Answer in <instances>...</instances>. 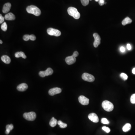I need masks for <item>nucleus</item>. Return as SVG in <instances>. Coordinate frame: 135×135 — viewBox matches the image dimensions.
<instances>
[{"mask_svg":"<svg viewBox=\"0 0 135 135\" xmlns=\"http://www.w3.org/2000/svg\"><path fill=\"white\" fill-rule=\"evenodd\" d=\"M15 56L17 58L22 57L23 59L26 58V56L25 55V53L22 52H17L15 54Z\"/></svg>","mask_w":135,"mask_h":135,"instance_id":"17","label":"nucleus"},{"mask_svg":"<svg viewBox=\"0 0 135 135\" xmlns=\"http://www.w3.org/2000/svg\"><path fill=\"white\" fill-rule=\"evenodd\" d=\"M104 0H99V4L100 6H102L104 4Z\"/></svg>","mask_w":135,"mask_h":135,"instance_id":"32","label":"nucleus"},{"mask_svg":"<svg viewBox=\"0 0 135 135\" xmlns=\"http://www.w3.org/2000/svg\"><path fill=\"white\" fill-rule=\"evenodd\" d=\"M36 37L34 35H31L30 36V39H31L32 41H35L36 40Z\"/></svg>","mask_w":135,"mask_h":135,"instance_id":"31","label":"nucleus"},{"mask_svg":"<svg viewBox=\"0 0 135 135\" xmlns=\"http://www.w3.org/2000/svg\"><path fill=\"white\" fill-rule=\"evenodd\" d=\"M82 78L84 80L88 82H92L95 80L94 77L92 75L87 73H84L82 75Z\"/></svg>","mask_w":135,"mask_h":135,"instance_id":"6","label":"nucleus"},{"mask_svg":"<svg viewBox=\"0 0 135 135\" xmlns=\"http://www.w3.org/2000/svg\"><path fill=\"white\" fill-rule=\"evenodd\" d=\"M1 28L2 30V31H6L7 30V25L6 23L5 22L2 23L1 26Z\"/></svg>","mask_w":135,"mask_h":135,"instance_id":"23","label":"nucleus"},{"mask_svg":"<svg viewBox=\"0 0 135 135\" xmlns=\"http://www.w3.org/2000/svg\"><path fill=\"white\" fill-rule=\"evenodd\" d=\"M132 72H133V74H135V68L133 69V70H132Z\"/></svg>","mask_w":135,"mask_h":135,"instance_id":"36","label":"nucleus"},{"mask_svg":"<svg viewBox=\"0 0 135 135\" xmlns=\"http://www.w3.org/2000/svg\"><path fill=\"white\" fill-rule=\"evenodd\" d=\"M47 32L48 35L51 36H59L61 35V31L58 29H55L53 28H49L47 30Z\"/></svg>","mask_w":135,"mask_h":135,"instance_id":"5","label":"nucleus"},{"mask_svg":"<svg viewBox=\"0 0 135 135\" xmlns=\"http://www.w3.org/2000/svg\"><path fill=\"white\" fill-rule=\"evenodd\" d=\"M6 130L5 131L6 134H8L10 131L14 128V126L12 124L8 125H6Z\"/></svg>","mask_w":135,"mask_h":135,"instance_id":"21","label":"nucleus"},{"mask_svg":"<svg viewBox=\"0 0 135 135\" xmlns=\"http://www.w3.org/2000/svg\"><path fill=\"white\" fill-rule=\"evenodd\" d=\"M26 11L28 13L36 16H39L41 14V10L35 6L31 5L28 6L26 8Z\"/></svg>","mask_w":135,"mask_h":135,"instance_id":"1","label":"nucleus"},{"mask_svg":"<svg viewBox=\"0 0 135 135\" xmlns=\"http://www.w3.org/2000/svg\"><path fill=\"white\" fill-rule=\"evenodd\" d=\"M1 60L4 63L6 64H9L11 62V60L8 56L3 55L1 58Z\"/></svg>","mask_w":135,"mask_h":135,"instance_id":"16","label":"nucleus"},{"mask_svg":"<svg viewBox=\"0 0 135 135\" xmlns=\"http://www.w3.org/2000/svg\"><path fill=\"white\" fill-rule=\"evenodd\" d=\"M120 50L122 52H125V48L124 47H121L120 48Z\"/></svg>","mask_w":135,"mask_h":135,"instance_id":"34","label":"nucleus"},{"mask_svg":"<svg viewBox=\"0 0 135 135\" xmlns=\"http://www.w3.org/2000/svg\"><path fill=\"white\" fill-rule=\"evenodd\" d=\"M88 118L92 122L97 123L99 122V118L97 115L95 113H91L88 115Z\"/></svg>","mask_w":135,"mask_h":135,"instance_id":"11","label":"nucleus"},{"mask_svg":"<svg viewBox=\"0 0 135 135\" xmlns=\"http://www.w3.org/2000/svg\"><path fill=\"white\" fill-rule=\"evenodd\" d=\"M15 19V16L11 12L8 13L5 16V19L6 20H14Z\"/></svg>","mask_w":135,"mask_h":135,"instance_id":"15","label":"nucleus"},{"mask_svg":"<svg viewBox=\"0 0 135 135\" xmlns=\"http://www.w3.org/2000/svg\"><path fill=\"white\" fill-rule=\"evenodd\" d=\"M127 48L128 50H131V46L130 44H128L127 45Z\"/></svg>","mask_w":135,"mask_h":135,"instance_id":"35","label":"nucleus"},{"mask_svg":"<svg viewBox=\"0 0 135 135\" xmlns=\"http://www.w3.org/2000/svg\"><path fill=\"white\" fill-rule=\"evenodd\" d=\"M53 73V71L51 68H48L45 71H41L39 73V75L42 77H44L45 76L51 75Z\"/></svg>","mask_w":135,"mask_h":135,"instance_id":"7","label":"nucleus"},{"mask_svg":"<svg viewBox=\"0 0 135 135\" xmlns=\"http://www.w3.org/2000/svg\"><path fill=\"white\" fill-rule=\"evenodd\" d=\"M131 128V125L130 124H126L122 128L123 131L124 132H127L129 131Z\"/></svg>","mask_w":135,"mask_h":135,"instance_id":"20","label":"nucleus"},{"mask_svg":"<svg viewBox=\"0 0 135 135\" xmlns=\"http://www.w3.org/2000/svg\"><path fill=\"white\" fill-rule=\"evenodd\" d=\"M132 22V20L131 19H130L128 17H127L126 18L124 19L122 21V25L124 26L126 25L127 24H130Z\"/></svg>","mask_w":135,"mask_h":135,"instance_id":"19","label":"nucleus"},{"mask_svg":"<svg viewBox=\"0 0 135 135\" xmlns=\"http://www.w3.org/2000/svg\"><path fill=\"white\" fill-rule=\"evenodd\" d=\"M28 85L25 83L20 84L17 87V89L18 91L20 92L25 91L28 89Z\"/></svg>","mask_w":135,"mask_h":135,"instance_id":"13","label":"nucleus"},{"mask_svg":"<svg viewBox=\"0 0 135 135\" xmlns=\"http://www.w3.org/2000/svg\"><path fill=\"white\" fill-rule=\"evenodd\" d=\"M23 117L25 119L29 121H34L36 118V114L34 112L25 113L23 114Z\"/></svg>","mask_w":135,"mask_h":135,"instance_id":"4","label":"nucleus"},{"mask_svg":"<svg viewBox=\"0 0 135 135\" xmlns=\"http://www.w3.org/2000/svg\"><path fill=\"white\" fill-rule=\"evenodd\" d=\"M96 2H99V0H95Z\"/></svg>","mask_w":135,"mask_h":135,"instance_id":"38","label":"nucleus"},{"mask_svg":"<svg viewBox=\"0 0 135 135\" xmlns=\"http://www.w3.org/2000/svg\"><path fill=\"white\" fill-rule=\"evenodd\" d=\"M78 54H78V52H77L75 51V52H74V53H73V55H72L76 58V57H77V56H78Z\"/></svg>","mask_w":135,"mask_h":135,"instance_id":"33","label":"nucleus"},{"mask_svg":"<svg viewBox=\"0 0 135 135\" xmlns=\"http://www.w3.org/2000/svg\"><path fill=\"white\" fill-rule=\"evenodd\" d=\"M58 122L57 119H55L54 117H53L50 121L49 124L51 127H54L56 126L57 124H58Z\"/></svg>","mask_w":135,"mask_h":135,"instance_id":"18","label":"nucleus"},{"mask_svg":"<svg viewBox=\"0 0 135 135\" xmlns=\"http://www.w3.org/2000/svg\"><path fill=\"white\" fill-rule=\"evenodd\" d=\"M58 124L60 126V127L62 128H65L67 127V125L65 123H63L61 121H59L58 122Z\"/></svg>","mask_w":135,"mask_h":135,"instance_id":"22","label":"nucleus"},{"mask_svg":"<svg viewBox=\"0 0 135 135\" xmlns=\"http://www.w3.org/2000/svg\"><path fill=\"white\" fill-rule=\"evenodd\" d=\"M81 2L84 6H86L89 3V0H81Z\"/></svg>","mask_w":135,"mask_h":135,"instance_id":"24","label":"nucleus"},{"mask_svg":"<svg viewBox=\"0 0 135 135\" xmlns=\"http://www.w3.org/2000/svg\"></svg>","mask_w":135,"mask_h":135,"instance_id":"39","label":"nucleus"},{"mask_svg":"<svg viewBox=\"0 0 135 135\" xmlns=\"http://www.w3.org/2000/svg\"><path fill=\"white\" fill-rule=\"evenodd\" d=\"M101 123L104 124H109L110 122L107 119L105 118H103L101 119Z\"/></svg>","mask_w":135,"mask_h":135,"instance_id":"25","label":"nucleus"},{"mask_svg":"<svg viewBox=\"0 0 135 135\" xmlns=\"http://www.w3.org/2000/svg\"><path fill=\"white\" fill-rule=\"evenodd\" d=\"M78 101L80 103L83 105H88L89 104V99L83 95H81L79 97Z\"/></svg>","mask_w":135,"mask_h":135,"instance_id":"9","label":"nucleus"},{"mask_svg":"<svg viewBox=\"0 0 135 135\" xmlns=\"http://www.w3.org/2000/svg\"><path fill=\"white\" fill-rule=\"evenodd\" d=\"M67 11L69 15L72 16L75 19H78L80 18V14L76 8L73 7H69Z\"/></svg>","mask_w":135,"mask_h":135,"instance_id":"2","label":"nucleus"},{"mask_svg":"<svg viewBox=\"0 0 135 135\" xmlns=\"http://www.w3.org/2000/svg\"><path fill=\"white\" fill-rule=\"evenodd\" d=\"M102 106L103 109L106 111H112L114 108V105L111 102L108 101H104L102 102Z\"/></svg>","mask_w":135,"mask_h":135,"instance_id":"3","label":"nucleus"},{"mask_svg":"<svg viewBox=\"0 0 135 135\" xmlns=\"http://www.w3.org/2000/svg\"><path fill=\"white\" fill-rule=\"evenodd\" d=\"M131 102L132 104H135V94H133L131 97Z\"/></svg>","mask_w":135,"mask_h":135,"instance_id":"27","label":"nucleus"},{"mask_svg":"<svg viewBox=\"0 0 135 135\" xmlns=\"http://www.w3.org/2000/svg\"><path fill=\"white\" fill-rule=\"evenodd\" d=\"M2 41L1 40H0V44H2Z\"/></svg>","mask_w":135,"mask_h":135,"instance_id":"37","label":"nucleus"},{"mask_svg":"<svg viewBox=\"0 0 135 135\" xmlns=\"http://www.w3.org/2000/svg\"><path fill=\"white\" fill-rule=\"evenodd\" d=\"M76 58L72 55L71 56H68L65 59V62L67 64H72L76 62Z\"/></svg>","mask_w":135,"mask_h":135,"instance_id":"12","label":"nucleus"},{"mask_svg":"<svg viewBox=\"0 0 135 135\" xmlns=\"http://www.w3.org/2000/svg\"><path fill=\"white\" fill-rule=\"evenodd\" d=\"M30 35H25L23 36V39L25 41H28L30 39Z\"/></svg>","mask_w":135,"mask_h":135,"instance_id":"29","label":"nucleus"},{"mask_svg":"<svg viewBox=\"0 0 135 135\" xmlns=\"http://www.w3.org/2000/svg\"><path fill=\"white\" fill-rule=\"evenodd\" d=\"M102 129L104 131H105L106 133H109L110 132V129L109 128L106 127H102Z\"/></svg>","mask_w":135,"mask_h":135,"instance_id":"28","label":"nucleus"},{"mask_svg":"<svg viewBox=\"0 0 135 135\" xmlns=\"http://www.w3.org/2000/svg\"><path fill=\"white\" fill-rule=\"evenodd\" d=\"M95 41L94 42V46L95 48H97L101 43V38L99 35L97 33H94L93 34Z\"/></svg>","mask_w":135,"mask_h":135,"instance_id":"8","label":"nucleus"},{"mask_svg":"<svg viewBox=\"0 0 135 135\" xmlns=\"http://www.w3.org/2000/svg\"><path fill=\"white\" fill-rule=\"evenodd\" d=\"M11 5L10 3H7L4 4L3 8V13H8L11 9Z\"/></svg>","mask_w":135,"mask_h":135,"instance_id":"14","label":"nucleus"},{"mask_svg":"<svg viewBox=\"0 0 135 135\" xmlns=\"http://www.w3.org/2000/svg\"><path fill=\"white\" fill-rule=\"evenodd\" d=\"M5 17H3L2 15L0 14V23L2 24V23L4 22Z\"/></svg>","mask_w":135,"mask_h":135,"instance_id":"30","label":"nucleus"},{"mask_svg":"<svg viewBox=\"0 0 135 135\" xmlns=\"http://www.w3.org/2000/svg\"><path fill=\"white\" fill-rule=\"evenodd\" d=\"M121 77L124 80H126L128 79V78L127 75L124 73H122L121 74Z\"/></svg>","mask_w":135,"mask_h":135,"instance_id":"26","label":"nucleus"},{"mask_svg":"<svg viewBox=\"0 0 135 135\" xmlns=\"http://www.w3.org/2000/svg\"><path fill=\"white\" fill-rule=\"evenodd\" d=\"M62 89L60 88H55L50 89L48 94L51 96H53L55 95L60 94L61 92Z\"/></svg>","mask_w":135,"mask_h":135,"instance_id":"10","label":"nucleus"}]
</instances>
